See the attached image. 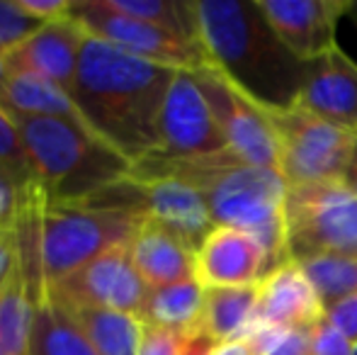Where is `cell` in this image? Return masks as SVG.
Here are the masks:
<instances>
[{"label":"cell","mask_w":357,"mask_h":355,"mask_svg":"<svg viewBox=\"0 0 357 355\" xmlns=\"http://www.w3.org/2000/svg\"><path fill=\"white\" fill-rule=\"evenodd\" d=\"M178 68L139 59L85 34L68 98L78 117L132 163L160 146V109Z\"/></svg>","instance_id":"cell-1"},{"label":"cell","mask_w":357,"mask_h":355,"mask_svg":"<svg viewBox=\"0 0 357 355\" xmlns=\"http://www.w3.org/2000/svg\"><path fill=\"white\" fill-rule=\"evenodd\" d=\"M134 180L178 178L207 202L216 227H234L255 236L268 251L273 270L291 261L287 239V183L273 168L253 166L234 151L192 161L146 156L134 163Z\"/></svg>","instance_id":"cell-2"},{"label":"cell","mask_w":357,"mask_h":355,"mask_svg":"<svg viewBox=\"0 0 357 355\" xmlns=\"http://www.w3.org/2000/svg\"><path fill=\"white\" fill-rule=\"evenodd\" d=\"M197 39L209 63L270 109L291 107L306 68L280 42L258 0H192Z\"/></svg>","instance_id":"cell-3"},{"label":"cell","mask_w":357,"mask_h":355,"mask_svg":"<svg viewBox=\"0 0 357 355\" xmlns=\"http://www.w3.org/2000/svg\"><path fill=\"white\" fill-rule=\"evenodd\" d=\"M32 161L37 185L52 204H78L129 180L134 163L83 119L10 114Z\"/></svg>","instance_id":"cell-4"},{"label":"cell","mask_w":357,"mask_h":355,"mask_svg":"<svg viewBox=\"0 0 357 355\" xmlns=\"http://www.w3.org/2000/svg\"><path fill=\"white\" fill-rule=\"evenodd\" d=\"M144 217L146 214L93 209L85 204L44 202L42 266L47 289L61 285L109 248L129 243Z\"/></svg>","instance_id":"cell-5"},{"label":"cell","mask_w":357,"mask_h":355,"mask_svg":"<svg viewBox=\"0 0 357 355\" xmlns=\"http://www.w3.org/2000/svg\"><path fill=\"white\" fill-rule=\"evenodd\" d=\"M291 261L357 256V195L343 178L287 188Z\"/></svg>","instance_id":"cell-6"},{"label":"cell","mask_w":357,"mask_h":355,"mask_svg":"<svg viewBox=\"0 0 357 355\" xmlns=\"http://www.w3.org/2000/svg\"><path fill=\"white\" fill-rule=\"evenodd\" d=\"M280 144V173L287 188L345 176L357 134L306 112L299 105L273 109Z\"/></svg>","instance_id":"cell-7"},{"label":"cell","mask_w":357,"mask_h":355,"mask_svg":"<svg viewBox=\"0 0 357 355\" xmlns=\"http://www.w3.org/2000/svg\"><path fill=\"white\" fill-rule=\"evenodd\" d=\"M202 88L229 151L253 166L280 173V144L273 124V109L238 88L212 63L192 71Z\"/></svg>","instance_id":"cell-8"},{"label":"cell","mask_w":357,"mask_h":355,"mask_svg":"<svg viewBox=\"0 0 357 355\" xmlns=\"http://www.w3.org/2000/svg\"><path fill=\"white\" fill-rule=\"evenodd\" d=\"M71 17L83 27L85 34L102 39L146 61L163 63L178 71H197L199 66L209 63L199 42H190L180 34L144 20L109 13L98 0H73Z\"/></svg>","instance_id":"cell-9"},{"label":"cell","mask_w":357,"mask_h":355,"mask_svg":"<svg viewBox=\"0 0 357 355\" xmlns=\"http://www.w3.org/2000/svg\"><path fill=\"white\" fill-rule=\"evenodd\" d=\"M158 134L160 146L151 156L165 161H192L229 149L192 71L175 73L160 109Z\"/></svg>","instance_id":"cell-10"},{"label":"cell","mask_w":357,"mask_h":355,"mask_svg":"<svg viewBox=\"0 0 357 355\" xmlns=\"http://www.w3.org/2000/svg\"><path fill=\"white\" fill-rule=\"evenodd\" d=\"M49 294L68 307L109 309L139 317L149 297V285L134 266L129 243H122L49 289Z\"/></svg>","instance_id":"cell-11"},{"label":"cell","mask_w":357,"mask_h":355,"mask_svg":"<svg viewBox=\"0 0 357 355\" xmlns=\"http://www.w3.org/2000/svg\"><path fill=\"white\" fill-rule=\"evenodd\" d=\"M280 42L301 63H314L338 47L340 17L350 15L353 0H258Z\"/></svg>","instance_id":"cell-12"},{"label":"cell","mask_w":357,"mask_h":355,"mask_svg":"<svg viewBox=\"0 0 357 355\" xmlns=\"http://www.w3.org/2000/svg\"><path fill=\"white\" fill-rule=\"evenodd\" d=\"M273 273L268 251L248 232L216 227L195 253V280L204 289L250 287Z\"/></svg>","instance_id":"cell-13"},{"label":"cell","mask_w":357,"mask_h":355,"mask_svg":"<svg viewBox=\"0 0 357 355\" xmlns=\"http://www.w3.org/2000/svg\"><path fill=\"white\" fill-rule=\"evenodd\" d=\"M294 105L357 134V61L335 47L309 63Z\"/></svg>","instance_id":"cell-14"},{"label":"cell","mask_w":357,"mask_h":355,"mask_svg":"<svg viewBox=\"0 0 357 355\" xmlns=\"http://www.w3.org/2000/svg\"><path fill=\"white\" fill-rule=\"evenodd\" d=\"M326 307L299 261H289L258 285V326L311 331Z\"/></svg>","instance_id":"cell-15"},{"label":"cell","mask_w":357,"mask_h":355,"mask_svg":"<svg viewBox=\"0 0 357 355\" xmlns=\"http://www.w3.org/2000/svg\"><path fill=\"white\" fill-rule=\"evenodd\" d=\"M85 32L78 22L68 17L47 22L37 34L27 39L22 47L5 56V66L10 71H32L49 78L63 90H71L75 68H78L80 47Z\"/></svg>","instance_id":"cell-16"},{"label":"cell","mask_w":357,"mask_h":355,"mask_svg":"<svg viewBox=\"0 0 357 355\" xmlns=\"http://www.w3.org/2000/svg\"><path fill=\"white\" fill-rule=\"evenodd\" d=\"M142 185L146 192V217L163 224L197 253L204 239L216 229L202 195L178 178H153L144 180Z\"/></svg>","instance_id":"cell-17"},{"label":"cell","mask_w":357,"mask_h":355,"mask_svg":"<svg viewBox=\"0 0 357 355\" xmlns=\"http://www.w3.org/2000/svg\"><path fill=\"white\" fill-rule=\"evenodd\" d=\"M129 253L151 289L195 280V251L151 217L139 224L129 241Z\"/></svg>","instance_id":"cell-18"},{"label":"cell","mask_w":357,"mask_h":355,"mask_svg":"<svg viewBox=\"0 0 357 355\" xmlns=\"http://www.w3.org/2000/svg\"><path fill=\"white\" fill-rule=\"evenodd\" d=\"M258 326V285L207 289L199 333L212 343L248 338Z\"/></svg>","instance_id":"cell-19"},{"label":"cell","mask_w":357,"mask_h":355,"mask_svg":"<svg viewBox=\"0 0 357 355\" xmlns=\"http://www.w3.org/2000/svg\"><path fill=\"white\" fill-rule=\"evenodd\" d=\"M204 299L207 289L197 280H185L153 289L149 287V297L139 319L151 326L170 328L185 336H202L199 326H202Z\"/></svg>","instance_id":"cell-20"},{"label":"cell","mask_w":357,"mask_h":355,"mask_svg":"<svg viewBox=\"0 0 357 355\" xmlns=\"http://www.w3.org/2000/svg\"><path fill=\"white\" fill-rule=\"evenodd\" d=\"M29 355H98L75 314L61 299L49 294L34 309L29 331Z\"/></svg>","instance_id":"cell-21"},{"label":"cell","mask_w":357,"mask_h":355,"mask_svg":"<svg viewBox=\"0 0 357 355\" xmlns=\"http://www.w3.org/2000/svg\"><path fill=\"white\" fill-rule=\"evenodd\" d=\"M0 107L20 117H66L80 119L68 93L49 78L32 71H10Z\"/></svg>","instance_id":"cell-22"},{"label":"cell","mask_w":357,"mask_h":355,"mask_svg":"<svg viewBox=\"0 0 357 355\" xmlns=\"http://www.w3.org/2000/svg\"><path fill=\"white\" fill-rule=\"evenodd\" d=\"M68 307V304H66ZM98 355H139L144 322L134 314L93 307H68Z\"/></svg>","instance_id":"cell-23"},{"label":"cell","mask_w":357,"mask_h":355,"mask_svg":"<svg viewBox=\"0 0 357 355\" xmlns=\"http://www.w3.org/2000/svg\"><path fill=\"white\" fill-rule=\"evenodd\" d=\"M34 309L22 273L15 266L0 287V348L5 355H29Z\"/></svg>","instance_id":"cell-24"},{"label":"cell","mask_w":357,"mask_h":355,"mask_svg":"<svg viewBox=\"0 0 357 355\" xmlns=\"http://www.w3.org/2000/svg\"><path fill=\"white\" fill-rule=\"evenodd\" d=\"M98 3L109 13L144 20L180 34L190 42H199L192 0H98Z\"/></svg>","instance_id":"cell-25"},{"label":"cell","mask_w":357,"mask_h":355,"mask_svg":"<svg viewBox=\"0 0 357 355\" xmlns=\"http://www.w3.org/2000/svg\"><path fill=\"white\" fill-rule=\"evenodd\" d=\"M324 307L357 294V256H321L301 263Z\"/></svg>","instance_id":"cell-26"},{"label":"cell","mask_w":357,"mask_h":355,"mask_svg":"<svg viewBox=\"0 0 357 355\" xmlns=\"http://www.w3.org/2000/svg\"><path fill=\"white\" fill-rule=\"evenodd\" d=\"M0 173H5L22 190L37 185V176H34L32 161H29L22 137H20L17 124L3 107H0Z\"/></svg>","instance_id":"cell-27"},{"label":"cell","mask_w":357,"mask_h":355,"mask_svg":"<svg viewBox=\"0 0 357 355\" xmlns=\"http://www.w3.org/2000/svg\"><path fill=\"white\" fill-rule=\"evenodd\" d=\"M44 24L47 22L24 13L17 0H0V54L3 56L13 54Z\"/></svg>","instance_id":"cell-28"},{"label":"cell","mask_w":357,"mask_h":355,"mask_svg":"<svg viewBox=\"0 0 357 355\" xmlns=\"http://www.w3.org/2000/svg\"><path fill=\"white\" fill-rule=\"evenodd\" d=\"M248 338L255 355H309V331L255 326Z\"/></svg>","instance_id":"cell-29"},{"label":"cell","mask_w":357,"mask_h":355,"mask_svg":"<svg viewBox=\"0 0 357 355\" xmlns=\"http://www.w3.org/2000/svg\"><path fill=\"white\" fill-rule=\"evenodd\" d=\"M353 351L355 343L331 326L326 317L309 331V355H353Z\"/></svg>","instance_id":"cell-30"},{"label":"cell","mask_w":357,"mask_h":355,"mask_svg":"<svg viewBox=\"0 0 357 355\" xmlns=\"http://www.w3.org/2000/svg\"><path fill=\"white\" fill-rule=\"evenodd\" d=\"M27 190H22L17 183H13L5 173H0V234L15 229V222H17L20 207H22Z\"/></svg>","instance_id":"cell-31"},{"label":"cell","mask_w":357,"mask_h":355,"mask_svg":"<svg viewBox=\"0 0 357 355\" xmlns=\"http://www.w3.org/2000/svg\"><path fill=\"white\" fill-rule=\"evenodd\" d=\"M326 319L333 328H338L350 343L357 346V294L326 307Z\"/></svg>","instance_id":"cell-32"},{"label":"cell","mask_w":357,"mask_h":355,"mask_svg":"<svg viewBox=\"0 0 357 355\" xmlns=\"http://www.w3.org/2000/svg\"><path fill=\"white\" fill-rule=\"evenodd\" d=\"M20 8L42 22H54L71 15V0H17Z\"/></svg>","instance_id":"cell-33"},{"label":"cell","mask_w":357,"mask_h":355,"mask_svg":"<svg viewBox=\"0 0 357 355\" xmlns=\"http://www.w3.org/2000/svg\"><path fill=\"white\" fill-rule=\"evenodd\" d=\"M17 266V251H15V229L0 234V287L10 278V273Z\"/></svg>","instance_id":"cell-34"},{"label":"cell","mask_w":357,"mask_h":355,"mask_svg":"<svg viewBox=\"0 0 357 355\" xmlns=\"http://www.w3.org/2000/svg\"><path fill=\"white\" fill-rule=\"evenodd\" d=\"M207 355H255L250 338H238V341L214 343Z\"/></svg>","instance_id":"cell-35"},{"label":"cell","mask_w":357,"mask_h":355,"mask_svg":"<svg viewBox=\"0 0 357 355\" xmlns=\"http://www.w3.org/2000/svg\"><path fill=\"white\" fill-rule=\"evenodd\" d=\"M345 183L353 188V192L357 195V144H355V149H353V156H350V163H348V168H345V176H343Z\"/></svg>","instance_id":"cell-36"},{"label":"cell","mask_w":357,"mask_h":355,"mask_svg":"<svg viewBox=\"0 0 357 355\" xmlns=\"http://www.w3.org/2000/svg\"><path fill=\"white\" fill-rule=\"evenodd\" d=\"M5 83H8V66H5V56L0 54V95L5 90Z\"/></svg>","instance_id":"cell-37"},{"label":"cell","mask_w":357,"mask_h":355,"mask_svg":"<svg viewBox=\"0 0 357 355\" xmlns=\"http://www.w3.org/2000/svg\"><path fill=\"white\" fill-rule=\"evenodd\" d=\"M350 15H353V20L357 22V0H353V10H350Z\"/></svg>","instance_id":"cell-38"},{"label":"cell","mask_w":357,"mask_h":355,"mask_svg":"<svg viewBox=\"0 0 357 355\" xmlns=\"http://www.w3.org/2000/svg\"><path fill=\"white\" fill-rule=\"evenodd\" d=\"M353 355H357V346H355V351H353Z\"/></svg>","instance_id":"cell-39"},{"label":"cell","mask_w":357,"mask_h":355,"mask_svg":"<svg viewBox=\"0 0 357 355\" xmlns=\"http://www.w3.org/2000/svg\"><path fill=\"white\" fill-rule=\"evenodd\" d=\"M0 355H5V353H3V348H0Z\"/></svg>","instance_id":"cell-40"}]
</instances>
